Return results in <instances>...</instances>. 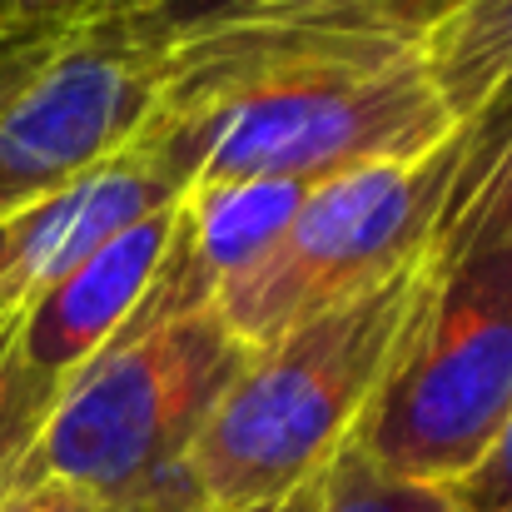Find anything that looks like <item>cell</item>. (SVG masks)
I'll use <instances>...</instances> for the list:
<instances>
[{"instance_id": "1", "label": "cell", "mask_w": 512, "mask_h": 512, "mask_svg": "<svg viewBox=\"0 0 512 512\" xmlns=\"http://www.w3.org/2000/svg\"><path fill=\"white\" fill-rule=\"evenodd\" d=\"M145 135L179 189H194L403 165L448 145L458 125L418 40L324 0L174 40Z\"/></svg>"}, {"instance_id": "2", "label": "cell", "mask_w": 512, "mask_h": 512, "mask_svg": "<svg viewBox=\"0 0 512 512\" xmlns=\"http://www.w3.org/2000/svg\"><path fill=\"white\" fill-rule=\"evenodd\" d=\"M512 413V170L468 150L433 234V284L353 448L413 488H453Z\"/></svg>"}, {"instance_id": "3", "label": "cell", "mask_w": 512, "mask_h": 512, "mask_svg": "<svg viewBox=\"0 0 512 512\" xmlns=\"http://www.w3.org/2000/svg\"><path fill=\"white\" fill-rule=\"evenodd\" d=\"M428 284L433 244L368 294L249 348L189 458L199 512L269 508L314 483L368 423Z\"/></svg>"}, {"instance_id": "4", "label": "cell", "mask_w": 512, "mask_h": 512, "mask_svg": "<svg viewBox=\"0 0 512 512\" xmlns=\"http://www.w3.org/2000/svg\"><path fill=\"white\" fill-rule=\"evenodd\" d=\"M244 358L219 309L135 314L60 383L20 488L55 483L100 512H199L189 458Z\"/></svg>"}, {"instance_id": "5", "label": "cell", "mask_w": 512, "mask_h": 512, "mask_svg": "<svg viewBox=\"0 0 512 512\" xmlns=\"http://www.w3.org/2000/svg\"><path fill=\"white\" fill-rule=\"evenodd\" d=\"M458 165L463 130L423 160L368 165L314 184L269 259L219 294V319L244 348H259L353 294H368L433 244Z\"/></svg>"}, {"instance_id": "6", "label": "cell", "mask_w": 512, "mask_h": 512, "mask_svg": "<svg viewBox=\"0 0 512 512\" xmlns=\"http://www.w3.org/2000/svg\"><path fill=\"white\" fill-rule=\"evenodd\" d=\"M170 45L145 15L60 35L40 75L0 115V224L125 150L155 115Z\"/></svg>"}, {"instance_id": "7", "label": "cell", "mask_w": 512, "mask_h": 512, "mask_svg": "<svg viewBox=\"0 0 512 512\" xmlns=\"http://www.w3.org/2000/svg\"><path fill=\"white\" fill-rule=\"evenodd\" d=\"M179 179L160 160L155 140L140 130L125 150L100 160L95 170L70 179L35 209L5 224V279H0V304H30L40 289H50L60 274H70L80 259H90L100 244L125 234L130 224L170 209L179 199Z\"/></svg>"}, {"instance_id": "8", "label": "cell", "mask_w": 512, "mask_h": 512, "mask_svg": "<svg viewBox=\"0 0 512 512\" xmlns=\"http://www.w3.org/2000/svg\"><path fill=\"white\" fill-rule=\"evenodd\" d=\"M174 219H179V199L170 209L130 224L110 244H100L90 259H80L70 274H60L50 289H40L25 304L20 348L40 378L65 383L80 363H90L135 319L140 299L150 294V284L170 254Z\"/></svg>"}, {"instance_id": "9", "label": "cell", "mask_w": 512, "mask_h": 512, "mask_svg": "<svg viewBox=\"0 0 512 512\" xmlns=\"http://www.w3.org/2000/svg\"><path fill=\"white\" fill-rule=\"evenodd\" d=\"M314 184L284 179H219L179 194L174 264L204 304H219L224 289L249 279L269 249L284 239Z\"/></svg>"}, {"instance_id": "10", "label": "cell", "mask_w": 512, "mask_h": 512, "mask_svg": "<svg viewBox=\"0 0 512 512\" xmlns=\"http://www.w3.org/2000/svg\"><path fill=\"white\" fill-rule=\"evenodd\" d=\"M418 55L458 130L512 110V0H463L418 35Z\"/></svg>"}, {"instance_id": "11", "label": "cell", "mask_w": 512, "mask_h": 512, "mask_svg": "<svg viewBox=\"0 0 512 512\" xmlns=\"http://www.w3.org/2000/svg\"><path fill=\"white\" fill-rule=\"evenodd\" d=\"M20 314L25 304H0V503L20 493L25 453L60 393V383L40 378L20 348Z\"/></svg>"}, {"instance_id": "12", "label": "cell", "mask_w": 512, "mask_h": 512, "mask_svg": "<svg viewBox=\"0 0 512 512\" xmlns=\"http://www.w3.org/2000/svg\"><path fill=\"white\" fill-rule=\"evenodd\" d=\"M314 512H453V508L443 503L438 488H413V483H398V478L378 473L348 443L319 478Z\"/></svg>"}, {"instance_id": "13", "label": "cell", "mask_w": 512, "mask_h": 512, "mask_svg": "<svg viewBox=\"0 0 512 512\" xmlns=\"http://www.w3.org/2000/svg\"><path fill=\"white\" fill-rule=\"evenodd\" d=\"M304 5H324V0H155L145 10V20L165 45H174V40H189V35H204L219 25H239V20L279 15V10H304Z\"/></svg>"}, {"instance_id": "14", "label": "cell", "mask_w": 512, "mask_h": 512, "mask_svg": "<svg viewBox=\"0 0 512 512\" xmlns=\"http://www.w3.org/2000/svg\"><path fill=\"white\" fill-rule=\"evenodd\" d=\"M155 0H0V25L5 30H75L90 20L110 15H145Z\"/></svg>"}, {"instance_id": "15", "label": "cell", "mask_w": 512, "mask_h": 512, "mask_svg": "<svg viewBox=\"0 0 512 512\" xmlns=\"http://www.w3.org/2000/svg\"><path fill=\"white\" fill-rule=\"evenodd\" d=\"M443 503L453 512H512V413L498 443L488 448V458L468 478L443 488Z\"/></svg>"}, {"instance_id": "16", "label": "cell", "mask_w": 512, "mask_h": 512, "mask_svg": "<svg viewBox=\"0 0 512 512\" xmlns=\"http://www.w3.org/2000/svg\"><path fill=\"white\" fill-rule=\"evenodd\" d=\"M55 45H60L55 30H5L0 25V115L40 75V65L55 55Z\"/></svg>"}, {"instance_id": "17", "label": "cell", "mask_w": 512, "mask_h": 512, "mask_svg": "<svg viewBox=\"0 0 512 512\" xmlns=\"http://www.w3.org/2000/svg\"><path fill=\"white\" fill-rule=\"evenodd\" d=\"M353 15L383 25V30H398L408 40H418L428 25H438L448 10H458L463 0H343Z\"/></svg>"}, {"instance_id": "18", "label": "cell", "mask_w": 512, "mask_h": 512, "mask_svg": "<svg viewBox=\"0 0 512 512\" xmlns=\"http://www.w3.org/2000/svg\"><path fill=\"white\" fill-rule=\"evenodd\" d=\"M0 512H100L90 498H80V493H70V488H55V483H45V488H20V493H10Z\"/></svg>"}, {"instance_id": "19", "label": "cell", "mask_w": 512, "mask_h": 512, "mask_svg": "<svg viewBox=\"0 0 512 512\" xmlns=\"http://www.w3.org/2000/svg\"><path fill=\"white\" fill-rule=\"evenodd\" d=\"M463 145H468V150H493V155H503L512 170V110L483 120V125H468V130H463Z\"/></svg>"}, {"instance_id": "20", "label": "cell", "mask_w": 512, "mask_h": 512, "mask_svg": "<svg viewBox=\"0 0 512 512\" xmlns=\"http://www.w3.org/2000/svg\"><path fill=\"white\" fill-rule=\"evenodd\" d=\"M319 478H324V473H319ZM319 478H314V483H304L299 493H289V498L269 503V508H249V512H314V498H319Z\"/></svg>"}, {"instance_id": "21", "label": "cell", "mask_w": 512, "mask_h": 512, "mask_svg": "<svg viewBox=\"0 0 512 512\" xmlns=\"http://www.w3.org/2000/svg\"><path fill=\"white\" fill-rule=\"evenodd\" d=\"M5 259H10V244H5V224H0V279H5Z\"/></svg>"}]
</instances>
